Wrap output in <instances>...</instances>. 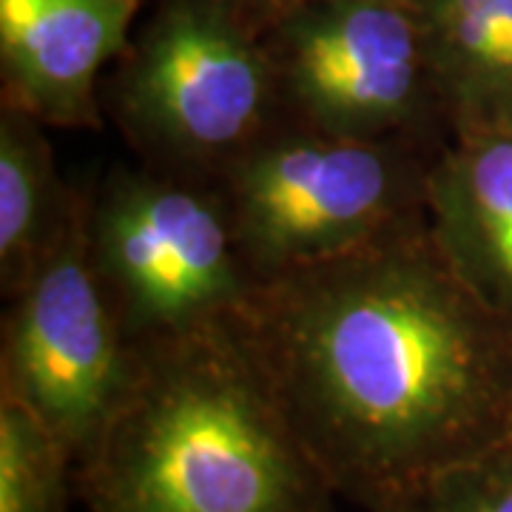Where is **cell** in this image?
<instances>
[{
  "label": "cell",
  "instance_id": "6da1fadb",
  "mask_svg": "<svg viewBox=\"0 0 512 512\" xmlns=\"http://www.w3.org/2000/svg\"><path fill=\"white\" fill-rule=\"evenodd\" d=\"M242 319L293 430L362 510L510 439L512 328L453 271L427 211L259 282Z\"/></svg>",
  "mask_w": 512,
  "mask_h": 512
},
{
  "label": "cell",
  "instance_id": "7a4b0ae2",
  "mask_svg": "<svg viewBox=\"0 0 512 512\" xmlns=\"http://www.w3.org/2000/svg\"><path fill=\"white\" fill-rule=\"evenodd\" d=\"M74 493L86 512H333L336 498L242 316L140 348Z\"/></svg>",
  "mask_w": 512,
  "mask_h": 512
},
{
  "label": "cell",
  "instance_id": "277c9868",
  "mask_svg": "<svg viewBox=\"0 0 512 512\" xmlns=\"http://www.w3.org/2000/svg\"><path fill=\"white\" fill-rule=\"evenodd\" d=\"M106 106L143 163L200 180L282 120L262 32L231 0H151L111 69Z\"/></svg>",
  "mask_w": 512,
  "mask_h": 512
},
{
  "label": "cell",
  "instance_id": "ba28073f",
  "mask_svg": "<svg viewBox=\"0 0 512 512\" xmlns=\"http://www.w3.org/2000/svg\"><path fill=\"white\" fill-rule=\"evenodd\" d=\"M146 0H0L3 106L43 126L100 128V74L128 46Z\"/></svg>",
  "mask_w": 512,
  "mask_h": 512
},
{
  "label": "cell",
  "instance_id": "5b68a950",
  "mask_svg": "<svg viewBox=\"0 0 512 512\" xmlns=\"http://www.w3.org/2000/svg\"><path fill=\"white\" fill-rule=\"evenodd\" d=\"M97 282L134 348L245 313L254 279L214 180L114 168L86 200Z\"/></svg>",
  "mask_w": 512,
  "mask_h": 512
},
{
  "label": "cell",
  "instance_id": "30bf717a",
  "mask_svg": "<svg viewBox=\"0 0 512 512\" xmlns=\"http://www.w3.org/2000/svg\"><path fill=\"white\" fill-rule=\"evenodd\" d=\"M450 137L512 131V0H413Z\"/></svg>",
  "mask_w": 512,
  "mask_h": 512
},
{
  "label": "cell",
  "instance_id": "8992f818",
  "mask_svg": "<svg viewBox=\"0 0 512 512\" xmlns=\"http://www.w3.org/2000/svg\"><path fill=\"white\" fill-rule=\"evenodd\" d=\"M262 40L282 120L339 137L450 140L413 0H322Z\"/></svg>",
  "mask_w": 512,
  "mask_h": 512
},
{
  "label": "cell",
  "instance_id": "4fadbf2b",
  "mask_svg": "<svg viewBox=\"0 0 512 512\" xmlns=\"http://www.w3.org/2000/svg\"><path fill=\"white\" fill-rule=\"evenodd\" d=\"M387 512H512V439L427 478Z\"/></svg>",
  "mask_w": 512,
  "mask_h": 512
},
{
  "label": "cell",
  "instance_id": "8fae6325",
  "mask_svg": "<svg viewBox=\"0 0 512 512\" xmlns=\"http://www.w3.org/2000/svg\"><path fill=\"white\" fill-rule=\"evenodd\" d=\"M43 128L15 106L0 109V285L6 299L26 285L83 194L63 185Z\"/></svg>",
  "mask_w": 512,
  "mask_h": 512
},
{
  "label": "cell",
  "instance_id": "5bb4252c",
  "mask_svg": "<svg viewBox=\"0 0 512 512\" xmlns=\"http://www.w3.org/2000/svg\"><path fill=\"white\" fill-rule=\"evenodd\" d=\"M231 3L262 32V29H268L276 20L288 18L293 12L308 9V6L322 3V0H231Z\"/></svg>",
  "mask_w": 512,
  "mask_h": 512
},
{
  "label": "cell",
  "instance_id": "3957f363",
  "mask_svg": "<svg viewBox=\"0 0 512 512\" xmlns=\"http://www.w3.org/2000/svg\"><path fill=\"white\" fill-rule=\"evenodd\" d=\"M447 140L339 137L279 120L214 177L254 285L325 262L427 211Z\"/></svg>",
  "mask_w": 512,
  "mask_h": 512
},
{
  "label": "cell",
  "instance_id": "7c38bea8",
  "mask_svg": "<svg viewBox=\"0 0 512 512\" xmlns=\"http://www.w3.org/2000/svg\"><path fill=\"white\" fill-rule=\"evenodd\" d=\"M74 458L23 404L0 396V512H66Z\"/></svg>",
  "mask_w": 512,
  "mask_h": 512
},
{
  "label": "cell",
  "instance_id": "9c48e42d",
  "mask_svg": "<svg viewBox=\"0 0 512 512\" xmlns=\"http://www.w3.org/2000/svg\"><path fill=\"white\" fill-rule=\"evenodd\" d=\"M427 222L467 288L512 328V131L450 137L427 177Z\"/></svg>",
  "mask_w": 512,
  "mask_h": 512
},
{
  "label": "cell",
  "instance_id": "9a60e30c",
  "mask_svg": "<svg viewBox=\"0 0 512 512\" xmlns=\"http://www.w3.org/2000/svg\"><path fill=\"white\" fill-rule=\"evenodd\" d=\"M510 439H512V424H510Z\"/></svg>",
  "mask_w": 512,
  "mask_h": 512
},
{
  "label": "cell",
  "instance_id": "52a82bcc",
  "mask_svg": "<svg viewBox=\"0 0 512 512\" xmlns=\"http://www.w3.org/2000/svg\"><path fill=\"white\" fill-rule=\"evenodd\" d=\"M86 200L89 191L26 285L6 299L0 350V396L43 421L74 467L126 402L140 367V348L120 328L94 274Z\"/></svg>",
  "mask_w": 512,
  "mask_h": 512
}]
</instances>
